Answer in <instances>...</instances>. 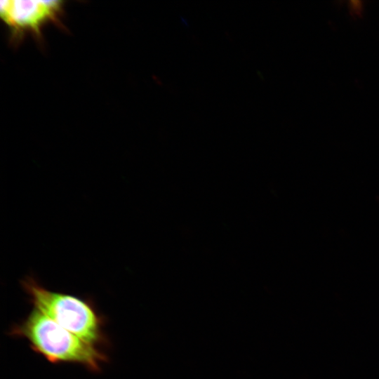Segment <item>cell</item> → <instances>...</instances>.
<instances>
[{"instance_id":"7a4b0ae2","label":"cell","mask_w":379,"mask_h":379,"mask_svg":"<svg viewBox=\"0 0 379 379\" xmlns=\"http://www.w3.org/2000/svg\"><path fill=\"white\" fill-rule=\"evenodd\" d=\"M21 285L34 307L57 324L93 345L104 342L102 319L90 301L48 290L32 276L25 277Z\"/></svg>"},{"instance_id":"6da1fadb","label":"cell","mask_w":379,"mask_h":379,"mask_svg":"<svg viewBox=\"0 0 379 379\" xmlns=\"http://www.w3.org/2000/svg\"><path fill=\"white\" fill-rule=\"evenodd\" d=\"M11 335L27 339L31 348L51 363L79 364L98 371L106 356L95 345L65 329L38 309L33 307Z\"/></svg>"},{"instance_id":"3957f363","label":"cell","mask_w":379,"mask_h":379,"mask_svg":"<svg viewBox=\"0 0 379 379\" xmlns=\"http://www.w3.org/2000/svg\"><path fill=\"white\" fill-rule=\"evenodd\" d=\"M61 1H1L0 14L17 41L25 34L40 36L44 27L59 20L62 11Z\"/></svg>"}]
</instances>
